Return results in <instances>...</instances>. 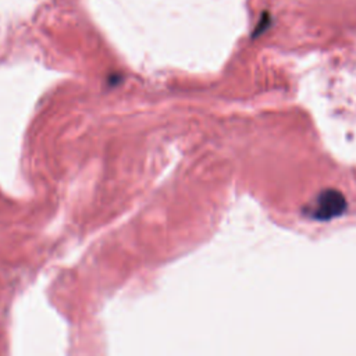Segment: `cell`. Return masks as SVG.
I'll return each instance as SVG.
<instances>
[{"label": "cell", "mask_w": 356, "mask_h": 356, "mask_svg": "<svg viewBox=\"0 0 356 356\" xmlns=\"http://www.w3.org/2000/svg\"><path fill=\"white\" fill-rule=\"evenodd\" d=\"M346 209V200L343 195L335 189L323 191L314 202V206L310 209V216L316 220H331L342 214Z\"/></svg>", "instance_id": "1"}]
</instances>
